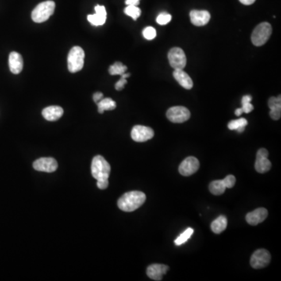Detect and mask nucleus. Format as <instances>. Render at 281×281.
<instances>
[{"mask_svg":"<svg viewBox=\"0 0 281 281\" xmlns=\"http://www.w3.org/2000/svg\"><path fill=\"white\" fill-rule=\"evenodd\" d=\"M146 200V195L139 190H132L125 193L119 198V209L124 212H133L140 207Z\"/></svg>","mask_w":281,"mask_h":281,"instance_id":"obj_1","label":"nucleus"},{"mask_svg":"<svg viewBox=\"0 0 281 281\" xmlns=\"http://www.w3.org/2000/svg\"><path fill=\"white\" fill-rule=\"evenodd\" d=\"M92 175L94 179H108L110 174L111 167L102 155H96L92 162Z\"/></svg>","mask_w":281,"mask_h":281,"instance_id":"obj_2","label":"nucleus"},{"mask_svg":"<svg viewBox=\"0 0 281 281\" xmlns=\"http://www.w3.org/2000/svg\"><path fill=\"white\" fill-rule=\"evenodd\" d=\"M55 7H56V4L51 0L39 3L32 11V20L35 23H43L47 21L53 14Z\"/></svg>","mask_w":281,"mask_h":281,"instance_id":"obj_3","label":"nucleus"},{"mask_svg":"<svg viewBox=\"0 0 281 281\" xmlns=\"http://www.w3.org/2000/svg\"><path fill=\"white\" fill-rule=\"evenodd\" d=\"M85 62V52L80 47H74L70 49L67 57V67L70 73H77L82 70Z\"/></svg>","mask_w":281,"mask_h":281,"instance_id":"obj_4","label":"nucleus"},{"mask_svg":"<svg viewBox=\"0 0 281 281\" xmlns=\"http://www.w3.org/2000/svg\"><path fill=\"white\" fill-rule=\"evenodd\" d=\"M272 26L267 22L261 23L252 34V43L255 47H262L272 35Z\"/></svg>","mask_w":281,"mask_h":281,"instance_id":"obj_5","label":"nucleus"},{"mask_svg":"<svg viewBox=\"0 0 281 281\" xmlns=\"http://www.w3.org/2000/svg\"><path fill=\"white\" fill-rule=\"evenodd\" d=\"M169 63L174 70H183L186 67L187 58L181 48L174 47L168 52Z\"/></svg>","mask_w":281,"mask_h":281,"instance_id":"obj_6","label":"nucleus"},{"mask_svg":"<svg viewBox=\"0 0 281 281\" xmlns=\"http://www.w3.org/2000/svg\"><path fill=\"white\" fill-rule=\"evenodd\" d=\"M167 117L172 123L182 124L189 120L190 113L187 108L184 106H174L167 110Z\"/></svg>","mask_w":281,"mask_h":281,"instance_id":"obj_7","label":"nucleus"},{"mask_svg":"<svg viewBox=\"0 0 281 281\" xmlns=\"http://www.w3.org/2000/svg\"><path fill=\"white\" fill-rule=\"evenodd\" d=\"M270 260H271V255L267 250L259 249L252 254L250 264L252 268L259 270L267 267L270 264Z\"/></svg>","mask_w":281,"mask_h":281,"instance_id":"obj_8","label":"nucleus"},{"mask_svg":"<svg viewBox=\"0 0 281 281\" xmlns=\"http://www.w3.org/2000/svg\"><path fill=\"white\" fill-rule=\"evenodd\" d=\"M269 152L266 148H260L258 151L255 160V169L259 174H265L271 169L272 164L268 159Z\"/></svg>","mask_w":281,"mask_h":281,"instance_id":"obj_9","label":"nucleus"},{"mask_svg":"<svg viewBox=\"0 0 281 281\" xmlns=\"http://www.w3.org/2000/svg\"><path fill=\"white\" fill-rule=\"evenodd\" d=\"M154 137V131L148 127L136 125L132 128V138L137 142H144Z\"/></svg>","mask_w":281,"mask_h":281,"instance_id":"obj_10","label":"nucleus"},{"mask_svg":"<svg viewBox=\"0 0 281 281\" xmlns=\"http://www.w3.org/2000/svg\"><path fill=\"white\" fill-rule=\"evenodd\" d=\"M35 170L41 172L52 173L58 168V163L53 158H40L33 163Z\"/></svg>","mask_w":281,"mask_h":281,"instance_id":"obj_11","label":"nucleus"},{"mask_svg":"<svg viewBox=\"0 0 281 281\" xmlns=\"http://www.w3.org/2000/svg\"><path fill=\"white\" fill-rule=\"evenodd\" d=\"M199 166V161L196 158L193 157V156L186 158L180 165V174L185 177L192 175L198 171Z\"/></svg>","mask_w":281,"mask_h":281,"instance_id":"obj_12","label":"nucleus"},{"mask_svg":"<svg viewBox=\"0 0 281 281\" xmlns=\"http://www.w3.org/2000/svg\"><path fill=\"white\" fill-rule=\"evenodd\" d=\"M268 216V211L265 208H259L246 215V221L250 225L256 226L263 222Z\"/></svg>","mask_w":281,"mask_h":281,"instance_id":"obj_13","label":"nucleus"},{"mask_svg":"<svg viewBox=\"0 0 281 281\" xmlns=\"http://www.w3.org/2000/svg\"><path fill=\"white\" fill-rule=\"evenodd\" d=\"M210 13L206 10H191L190 12V21L194 26H204L210 20Z\"/></svg>","mask_w":281,"mask_h":281,"instance_id":"obj_14","label":"nucleus"},{"mask_svg":"<svg viewBox=\"0 0 281 281\" xmlns=\"http://www.w3.org/2000/svg\"><path fill=\"white\" fill-rule=\"evenodd\" d=\"M95 13L94 14L89 15L88 16V21L93 24V26H101L103 25L106 21V10L105 6L97 5L94 7Z\"/></svg>","mask_w":281,"mask_h":281,"instance_id":"obj_15","label":"nucleus"},{"mask_svg":"<svg viewBox=\"0 0 281 281\" xmlns=\"http://www.w3.org/2000/svg\"><path fill=\"white\" fill-rule=\"evenodd\" d=\"M169 267L163 264H152L147 268V275L153 281H162L163 276L167 274Z\"/></svg>","mask_w":281,"mask_h":281,"instance_id":"obj_16","label":"nucleus"},{"mask_svg":"<svg viewBox=\"0 0 281 281\" xmlns=\"http://www.w3.org/2000/svg\"><path fill=\"white\" fill-rule=\"evenodd\" d=\"M9 67L13 74H18L22 71L24 61L21 54L17 52H12L9 54Z\"/></svg>","mask_w":281,"mask_h":281,"instance_id":"obj_17","label":"nucleus"},{"mask_svg":"<svg viewBox=\"0 0 281 281\" xmlns=\"http://www.w3.org/2000/svg\"><path fill=\"white\" fill-rule=\"evenodd\" d=\"M63 108L58 105H51L45 108L43 110V116L48 121H56L63 116Z\"/></svg>","mask_w":281,"mask_h":281,"instance_id":"obj_18","label":"nucleus"},{"mask_svg":"<svg viewBox=\"0 0 281 281\" xmlns=\"http://www.w3.org/2000/svg\"><path fill=\"white\" fill-rule=\"evenodd\" d=\"M269 107L270 109V116L273 120H278L281 117V97H271L269 99Z\"/></svg>","mask_w":281,"mask_h":281,"instance_id":"obj_19","label":"nucleus"},{"mask_svg":"<svg viewBox=\"0 0 281 281\" xmlns=\"http://www.w3.org/2000/svg\"><path fill=\"white\" fill-rule=\"evenodd\" d=\"M174 77L176 81L182 85L185 89H192L193 82L190 77L183 70H175L174 71Z\"/></svg>","mask_w":281,"mask_h":281,"instance_id":"obj_20","label":"nucleus"},{"mask_svg":"<svg viewBox=\"0 0 281 281\" xmlns=\"http://www.w3.org/2000/svg\"><path fill=\"white\" fill-rule=\"evenodd\" d=\"M227 227H228V219L224 216H220L211 224V229L213 233L217 234L222 233L224 231H225Z\"/></svg>","mask_w":281,"mask_h":281,"instance_id":"obj_21","label":"nucleus"},{"mask_svg":"<svg viewBox=\"0 0 281 281\" xmlns=\"http://www.w3.org/2000/svg\"><path fill=\"white\" fill-rule=\"evenodd\" d=\"M96 104L98 105V111L99 113H103L105 110H113L117 107L116 102L110 98H102Z\"/></svg>","mask_w":281,"mask_h":281,"instance_id":"obj_22","label":"nucleus"},{"mask_svg":"<svg viewBox=\"0 0 281 281\" xmlns=\"http://www.w3.org/2000/svg\"><path fill=\"white\" fill-rule=\"evenodd\" d=\"M209 188L210 192L214 195H221L224 194L227 187L223 180H217L211 182Z\"/></svg>","mask_w":281,"mask_h":281,"instance_id":"obj_23","label":"nucleus"},{"mask_svg":"<svg viewBox=\"0 0 281 281\" xmlns=\"http://www.w3.org/2000/svg\"><path fill=\"white\" fill-rule=\"evenodd\" d=\"M247 125H248L247 120L244 118H240L238 120H232L228 124V126L230 130H236L238 133H242Z\"/></svg>","mask_w":281,"mask_h":281,"instance_id":"obj_24","label":"nucleus"},{"mask_svg":"<svg viewBox=\"0 0 281 281\" xmlns=\"http://www.w3.org/2000/svg\"><path fill=\"white\" fill-rule=\"evenodd\" d=\"M128 67L120 62H116L109 68V73L111 75H122L126 72Z\"/></svg>","mask_w":281,"mask_h":281,"instance_id":"obj_25","label":"nucleus"},{"mask_svg":"<svg viewBox=\"0 0 281 281\" xmlns=\"http://www.w3.org/2000/svg\"><path fill=\"white\" fill-rule=\"evenodd\" d=\"M194 233V230L192 228H187L185 232L180 235L178 238L174 240L176 245L180 246L187 242V240L191 237V235Z\"/></svg>","mask_w":281,"mask_h":281,"instance_id":"obj_26","label":"nucleus"},{"mask_svg":"<svg viewBox=\"0 0 281 281\" xmlns=\"http://www.w3.org/2000/svg\"><path fill=\"white\" fill-rule=\"evenodd\" d=\"M124 13L136 21L140 16V9L137 6H128L124 9Z\"/></svg>","mask_w":281,"mask_h":281,"instance_id":"obj_27","label":"nucleus"},{"mask_svg":"<svg viewBox=\"0 0 281 281\" xmlns=\"http://www.w3.org/2000/svg\"><path fill=\"white\" fill-rule=\"evenodd\" d=\"M252 98L251 95H244L241 100V104H242L243 113H251L254 109L253 105L251 104Z\"/></svg>","mask_w":281,"mask_h":281,"instance_id":"obj_28","label":"nucleus"},{"mask_svg":"<svg viewBox=\"0 0 281 281\" xmlns=\"http://www.w3.org/2000/svg\"><path fill=\"white\" fill-rule=\"evenodd\" d=\"M143 36L147 40H152L156 36V31L152 27H147L143 30Z\"/></svg>","mask_w":281,"mask_h":281,"instance_id":"obj_29","label":"nucleus"},{"mask_svg":"<svg viewBox=\"0 0 281 281\" xmlns=\"http://www.w3.org/2000/svg\"><path fill=\"white\" fill-rule=\"evenodd\" d=\"M171 19H172L171 15L167 13H162L156 18V22L160 25H166L171 21Z\"/></svg>","mask_w":281,"mask_h":281,"instance_id":"obj_30","label":"nucleus"},{"mask_svg":"<svg viewBox=\"0 0 281 281\" xmlns=\"http://www.w3.org/2000/svg\"><path fill=\"white\" fill-rule=\"evenodd\" d=\"M223 181H224V185H225L227 188H232L236 183V178L233 175L227 176L224 179H223Z\"/></svg>","mask_w":281,"mask_h":281,"instance_id":"obj_31","label":"nucleus"},{"mask_svg":"<svg viewBox=\"0 0 281 281\" xmlns=\"http://www.w3.org/2000/svg\"><path fill=\"white\" fill-rule=\"evenodd\" d=\"M127 83H128L127 79L120 78V79L115 85V89H117V91H121L124 89V86L127 85Z\"/></svg>","mask_w":281,"mask_h":281,"instance_id":"obj_32","label":"nucleus"},{"mask_svg":"<svg viewBox=\"0 0 281 281\" xmlns=\"http://www.w3.org/2000/svg\"><path fill=\"white\" fill-rule=\"evenodd\" d=\"M97 186H98V188L102 189V190L106 189L109 186V181H108V179L98 180L97 181Z\"/></svg>","mask_w":281,"mask_h":281,"instance_id":"obj_33","label":"nucleus"},{"mask_svg":"<svg viewBox=\"0 0 281 281\" xmlns=\"http://www.w3.org/2000/svg\"><path fill=\"white\" fill-rule=\"evenodd\" d=\"M102 98H103V94L102 93H95L93 94V100L95 103H98Z\"/></svg>","mask_w":281,"mask_h":281,"instance_id":"obj_34","label":"nucleus"},{"mask_svg":"<svg viewBox=\"0 0 281 281\" xmlns=\"http://www.w3.org/2000/svg\"><path fill=\"white\" fill-rule=\"evenodd\" d=\"M127 6H139L140 0H126L125 1Z\"/></svg>","mask_w":281,"mask_h":281,"instance_id":"obj_35","label":"nucleus"},{"mask_svg":"<svg viewBox=\"0 0 281 281\" xmlns=\"http://www.w3.org/2000/svg\"><path fill=\"white\" fill-rule=\"evenodd\" d=\"M241 3L244 4V5H252L254 2H255V0H239Z\"/></svg>","mask_w":281,"mask_h":281,"instance_id":"obj_36","label":"nucleus"},{"mask_svg":"<svg viewBox=\"0 0 281 281\" xmlns=\"http://www.w3.org/2000/svg\"><path fill=\"white\" fill-rule=\"evenodd\" d=\"M243 110L241 108H239V109H236V111H235V114L236 116H240V115L242 114Z\"/></svg>","mask_w":281,"mask_h":281,"instance_id":"obj_37","label":"nucleus"}]
</instances>
